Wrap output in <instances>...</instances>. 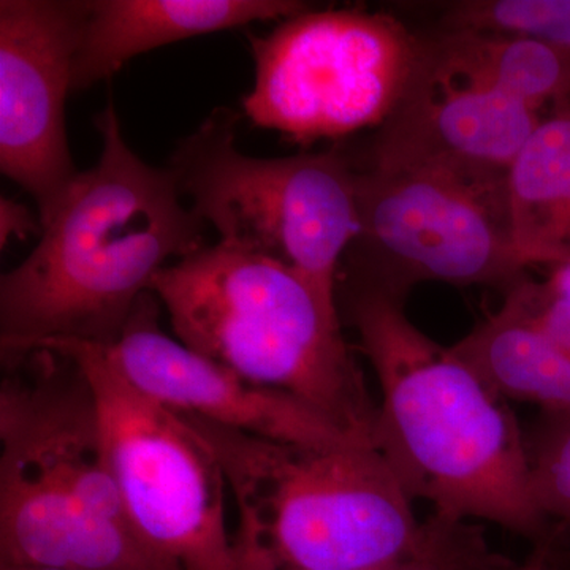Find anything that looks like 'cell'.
<instances>
[{
  "instance_id": "6da1fadb",
  "label": "cell",
  "mask_w": 570,
  "mask_h": 570,
  "mask_svg": "<svg viewBox=\"0 0 570 570\" xmlns=\"http://www.w3.org/2000/svg\"><path fill=\"white\" fill-rule=\"evenodd\" d=\"M337 307L376 374L373 444L412 501L450 523L487 521L540 538L547 519L532 493L530 456L509 401L464 360L426 336L403 298L340 281Z\"/></svg>"
},
{
  "instance_id": "7a4b0ae2",
  "label": "cell",
  "mask_w": 570,
  "mask_h": 570,
  "mask_svg": "<svg viewBox=\"0 0 570 570\" xmlns=\"http://www.w3.org/2000/svg\"><path fill=\"white\" fill-rule=\"evenodd\" d=\"M99 163L80 171L21 265L0 277V352L52 343L110 346L154 276L205 247L170 168L127 145L112 100L97 115Z\"/></svg>"
},
{
  "instance_id": "3957f363",
  "label": "cell",
  "mask_w": 570,
  "mask_h": 570,
  "mask_svg": "<svg viewBox=\"0 0 570 570\" xmlns=\"http://www.w3.org/2000/svg\"><path fill=\"white\" fill-rule=\"evenodd\" d=\"M181 415L234 499L236 570H382L483 543L469 523L419 521L373 444L295 448Z\"/></svg>"
},
{
  "instance_id": "277c9868",
  "label": "cell",
  "mask_w": 570,
  "mask_h": 570,
  "mask_svg": "<svg viewBox=\"0 0 570 570\" xmlns=\"http://www.w3.org/2000/svg\"><path fill=\"white\" fill-rule=\"evenodd\" d=\"M0 354V568L179 570L124 510L78 363L51 347Z\"/></svg>"
},
{
  "instance_id": "5b68a950",
  "label": "cell",
  "mask_w": 570,
  "mask_h": 570,
  "mask_svg": "<svg viewBox=\"0 0 570 570\" xmlns=\"http://www.w3.org/2000/svg\"><path fill=\"white\" fill-rule=\"evenodd\" d=\"M151 292L184 346L373 444L377 403L344 340L340 309L294 269L217 243L165 266Z\"/></svg>"
},
{
  "instance_id": "8992f818",
  "label": "cell",
  "mask_w": 570,
  "mask_h": 570,
  "mask_svg": "<svg viewBox=\"0 0 570 570\" xmlns=\"http://www.w3.org/2000/svg\"><path fill=\"white\" fill-rule=\"evenodd\" d=\"M168 168L219 243L287 265L340 309L341 266L360 227L346 153L247 156L236 146V115L219 108L179 141Z\"/></svg>"
},
{
  "instance_id": "52a82bcc",
  "label": "cell",
  "mask_w": 570,
  "mask_h": 570,
  "mask_svg": "<svg viewBox=\"0 0 570 570\" xmlns=\"http://www.w3.org/2000/svg\"><path fill=\"white\" fill-rule=\"evenodd\" d=\"M247 39L255 80L243 111L254 126L299 145L384 126L422 52L403 22L362 9H307Z\"/></svg>"
},
{
  "instance_id": "ba28073f",
  "label": "cell",
  "mask_w": 570,
  "mask_h": 570,
  "mask_svg": "<svg viewBox=\"0 0 570 570\" xmlns=\"http://www.w3.org/2000/svg\"><path fill=\"white\" fill-rule=\"evenodd\" d=\"M36 347L58 348L88 377L112 479L138 535L179 570H236L227 483L200 433L127 381L104 346L52 341Z\"/></svg>"
},
{
  "instance_id": "9c48e42d",
  "label": "cell",
  "mask_w": 570,
  "mask_h": 570,
  "mask_svg": "<svg viewBox=\"0 0 570 570\" xmlns=\"http://www.w3.org/2000/svg\"><path fill=\"white\" fill-rule=\"evenodd\" d=\"M348 160L360 227L340 279L403 298L420 281L508 292L527 277L510 236L508 190L439 168Z\"/></svg>"
},
{
  "instance_id": "30bf717a",
  "label": "cell",
  "mask_w": 570,
  "mask_h": 570,
  "mask_svg": "<svg viewBox=\"0 0 570 570\" xmlns=\"http://www.w3.org/2000/svg\"><path fill=\"white\" fill-rule=\"evenodd\" d=\"M88 0L0 2V170L22 187L47 225L80 171L66 100Z\"/></svg>"
},
{
  "instance_id": "8fae6325",
  "label": "cell",
  "mask_w": 570,
  "mask_h": 570,
  "mask_svg": "<svg viewBox=\"0 0 570 570\" xmlns=\"http://www.w3.org/2000/svg\"><path fill=\"white\" fill-rule=\"evenodd\" d=\"M540 121L539 108L487 80L442 33L422 40L417 70L367 160L439 168L508 190L510 170Z\"/></svg>"
},
{
  "instance_id": "7c38bea8",
  "label": "cell",
  "mask_w": 570,
  "mask_h": 570,
  "mask_svg": "<svg viewBox=\"0 0 570 570\" xmlns=\"http://www.w3.org/2000/svg\"><path fill=\"white\" fill-rule=\"evenodd\" d=\"M160 309L157 296L148 292L122 335L104 346L127 381L146 395L179 414L295 448L325 450L363 442L296 397L246 381L184 346L159 325Z\"/></svg>"
},
{
  "instance_id": "4fadbf2b",
  "label": "cell",
  "mask_w": 570,
  "mask_h": 570,
  "mask_svg": "<svg viewBox=\"0 0 570 570\" xmlns=\"http://www.w3.org/2000/svg\"><path fill=\"white\" fill-rule=\"evenodd\" d=\"M307 9L296 0H88L71 91H85L165 45L255 21H283Z\"/></svg>"
},
{
  "instance_id": "5bb4252c",
  "label": "cell",
  "mask_w": 570,
  "mask_h": 570,
  "mask_svg": "<svg viewBox=\"0 0 570 570\" xmlns=\"http://www.w3.org/2000/svg\"><path fill=\"white\" fill-rule=\"evenodd\" d=\"M513 249L527 268L570 262V105L542 118L508 179Z\"/></svg>"
},
{
  "instance_id": "9a60e30c",
  "label": "cell",
  "mask_w": 570,
  "mask_h": 570,
  "mask_svg": "<svg viewBox=\"0 0 570 570\" xmlns=\"http://www.w3.org/2000/svg\"><path fill=\"white\" fill-rule=\"evenodd\" d=\"M453 352L498 395L542 412L570 411V355L504 299Z\"/></svg>"
},
{
  "instance_id": "2e32d148",
  "label": "cell",
  "mask_w": 570,
  "mask_h": 570,
  "mask_svg": "<svg viewBox=\"0 0 570 570\" xmlns=\"http://www.w3.org/2000/svg\"><path fill=\"white\" fill-rule=\"evenodd\" d=\"M453 50L510 96L535 108L570 105V50L519 37L449 32Z\"/></svg>"
},
{
  "instance_id": "e0dca14e",
  "label": "cell",
  "mask_w": 570,
  "mask_h": 570,
  "mask_svg": "<svg viewBox=\"0 0 570 570\" xmlns=\"http://www.w3.org/2000/svg\"><path fill=\"white\" fill-rule=\"evenodd\" d=\"M449 32L542 41L570 50V0H461L442 17Z\"/></svg>"
},
{
  "instance_id": "ac0fdd59",
  "label": "cell",
  "mask_w": 570,
  "mask_h": 570,
  "mask_svg": "<svg viewBox=\"0 0 570 570\" xmlns=\"http://www.w3.org/2000/svg\"><path fill=\"white\" fill-rule=\"evenodd\" d=\"M527 442L540 512L570 527V411L542 412Z\"/></svg>"
},
{
  "instance_id": "d6986e66",
  "label": "cell",
  "mask_w": 570,
  "mask_h": 570,
  "mask_svg": "<svg viewBox=\"0 0 570 570\" xmlns=\"http://www.w3.org/2000/svg\"><path fill=\"white\" fill-rule=\"evenodd\" d=\"M539 332L570 355V262L550 268L543 281L524 277L505 292Z\"/></svg>"
},
{
  "instance_id": "ffe728a7",
  "label": "cell",
  "mask_w": 570,
  "mask_h": 570,
  "mask_svg": "<svg viewBox=\"0 0 570 570\" xmlns=\"http://www.w3.org/2000/svg\"><path fill=\"white\" fill-rule=\"evenodd\" d=\"M494 569L493 561L489 558L485 546L474 547L459 553L444 554V557L425 558L403 562L393 568L382 570H480Z\"/></svg>"
},
{
  "instance_id": "44dd1931",
  "label": "cell",
  "mask_w": 570,
  "mask_h": 570,
  "mask_svg": "<svg viewBox=\"0 0 570 570\" xmlns=\"http://www.w3.org/2000/svg\"><path fill=\"white\" fill-rule=\"evenodd\" d=\"M43 225L28 206L11 198H0V246L9 245L11 238L24 239L29 234H40Z\"/></svg>"
},
{
  "instance_id": "7402d4cb",
  "label": "cell",
  "mask_w": 570,
  "mask_h": 570,
  "mask_svg": "<svg viewBox=\"0 0 570 570\" xmlns=\"http://www.w3.org/2000/svg\"><path fill=\"white\" fill-rule=\"evenodd\" d=\"M547 562H549V547L539 546L538 550L531 554L530 560L517 570H547L549 568Z\"/></svg>"
},
{
  "instance_id": "603a6c76",
  "label": "cell",
  "mask_w": 570,
  "mask_h": 570,
  "mask_svg": "<svg viewBox=\"0 0 570 570\" xmlns=\"http://www.w3.org/2000/svg\"><path fill=\"white\" fill-rule=\"evenodd\" d=\"M0 570H66V569H43V568H0Z\"/></svg>"
}]
</instances>
